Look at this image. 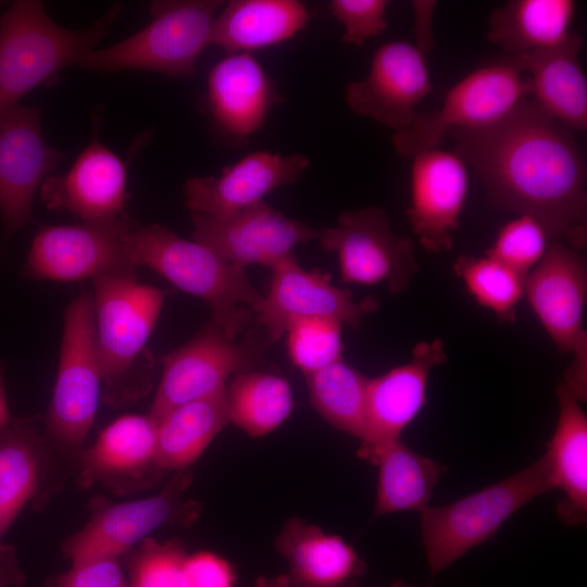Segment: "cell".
Returning <instances> with one entry per match:
<instances>
[{
    "label": "cell",
    "mask_w": 587,
    "mask_h": 587,
    "mask_svg": "<svg viewBox=\"0 0 587 587\" xmlns=\"http://www.w3.org/2000/svg\"><path fill=\"white\" fill-rule=\"evenodd\" d=\"M449 134L490 203L535 218L551 240L586 247L587 166L574 130L526 98L488 127Z\"/></svg>",
    "instance_id": "cell-1"
},
{
    "label": "cell",
    "mask_w": 587,
    "mask_h": 587,
    "mask_svg": "<svg viewBox=\"0 0 587 587\" xmlns=\"http://www.w3.org/2000/svg\"><path fill=\"white\" fill-rule=\"evenodd\" d=\"M92 283L101 401L121 408L152 389L154 359L148 339L167 290L138 282L136 272L104 274Z\"/></svg>",
    "instance_id": "cell-2"
},
{
    "label": "cell",
    "mask_w": 587,
    "mask_h": 587,
    "mask_svg": "<svg viewBox=\"0 0 587 587\" xmlns=\"http://www.w3.org/2000/svg\"><path fill=\"white\" fill-rule=\"evenodd\" d=\"M122 243L133 266L149 267L180 290L202 299L211 309L210 321L230 340L249 326L263 300L245 268L165 226L138 223L123 235Z\"/></svg>",
    "instance_id": "cell-3"
},
{
    "label": "cell",
    "mask_w": 587,
    "mask_h": 587,
    "mask_svg": "<svg viewBox=\"0 0 587 587\" xmlns=\"http://www.w3.org/2000/svg\"><path fill=\"white\" fill-rule=\"evenodd\" d=\"M122 12L113 4L88 28L60 26L38 0H17L0 17V116L32 89L57 83L108 35Z\"/></svg>",
    "instance_id": "cell-4"
},
{
    "label": "cell",
    "mask_w": 587,
    "mask_h": 587,
    "mask_svg": "<svg viewBox=\"0 0 587 587\" xmlns=\"http://www.w3.org/2000/svg\"><path fill=\"white\" fill-rule=\"evenodd\" d=\"M553 489L547 455L474 494L421 512V536L430 574L437 575L491 539L517 510Z\"/></svg>",
    "instance_id": "cell-5"
},
{
    "label": "cell",
    "mask_w": 587,
    "mask_h": 587,
    "mask_svg": "<svg viewBox=\"0 0 587 587\" xmlns=\"http://www.w3.org/2000/svg\"><path fill=\"white\" fill-rule=\"evenodd\" d=\"M221 0H160L150 5L151 21L120 42L92 49L78 62L83 68L110 74L147 71L168 77H189L211 33Z\"/></svg>",
    "instance_id": "cell-6"
},
{
    "label": "cell",
    "mask_w": 587,
    "mask_h": 587,
    "mask_svg": "<svg viewBox=\"0 0 587 587\" xmlns=\"http://www.w3.org/2000/svg\"><path fill=\"white\" fill-rule=\"evenodd\" d=\"M526 98H530V83L522 55H509L467 74L438 109L417 113L409 127L394 133V147L403 157L438 148L450 130L488 127Z\"/></svg>",
    "instance_id": "cell-7"
},
{
    "label": "cell",
    "mask_w": 587,
    "mask_h": 587,
    "mask_svg": "<svg viewBox=\"0 0 587 587\" xmlns=\"http://www.w3.org/2000/svg\"><path fill=\"white\" fill-rule=\"evenodd\" d=\"M95 327L93 296L82 291L64 311L58 372L43 416L53 442L78 457L101 401Z\"/></svg>",
    "instance_id": "cell-8"
},
{
    "label": "cell",
    "mask_w": 587,
    "mask_h": 587,
    "mask_svg": "<svg viewBox=\"0 0 587 587\" xmlns=\"http://www.w3.org/2000/svg\"><path fill=\"white\" fill-rule=\"evenodd\" d=\"M192 482L190 467L176 471L155 495L122 503L96 496L88 502L90 519L62 544V554L72 563L120 559L163 525L191 526L200 516L201 502L185 499Z\"/></svg>",
    "instance_id": "cell-9"
},
{
    "label": "cell",
    "mask_w": 587,
    "mask_h": 587,
    "mask_svg": "<svg viewBox=\"0 0 587 587\" xmlns=\"http://www.w3.org/2000/svg\"><path fill=\"white\" fill-rule=\"evenodd\" d=\"M268 342L254 334L230 340L209 321L189 341L160 358L162 376L148 416L155 425L180 404L224 391L232 375L263 362Z\"/></svg>",
    "instance_id": "cell-10"
},
{
    "label": "cell",
    "mask_w": 587,
    "mask_h": 587,
    "mask_svg": "<svg viewBox=\"0 0 587 587\" xmlns=\"http://www.w3.org/2000/svg\"><path fill=\"white\" fill-rule=\"evenodd\" d=\"M317 240L338 257L347 284H387L396 295L409 287L419 271L411 238L394 233L386 212L377 207L345 211L335 226L319 229Z\"/></svg>",
    "instance_id": "cell-11"
},
{
    "label": "cell",
    "mask_w": 587,
    "mask_h": 587,
    "mask_svg": "<svg viewBox=\"0 0 587 587\" xmlns=\"http://www.w3.org/2000/svg\"><path fill=\"white\" fill-rule=\"evenodd\" d=\"M137 224L125 213L110 221L45 226L33 238L22 276L68 283L136 272L124 253L122 237Z\"/></svg>",
    "instance_id": "cell-12"
},
{
    "label": "cell",
    "mask_w": 587,
    "mask_h": 587,
    "mask_svg": "<svg viewBox=\"0 0 587 587\" xmlns=\"http://www.w3.org/2000/svg\"><path fill=\"white\" fill-rule=\"evenodd\" d=\"M271 272L267 294L254 312L270 342L282 338L290 324L304 319H329L359 329L362 319L379 307L374 296L355 301L349 290L332 284L329 274L304 270L294 252L273 265Z\"/></svg>",
    "instance_id": "cell-13"
},
{
    "label": "cell",
    "mask_w": 587,
    "mask_h": 587,
    "mask_svg": "<svg viewBox=\"0 0 587 587\" xmlns=\"http://www.w3.org/2000/svg\"><path fill=\"white\" fill-rule=\"evenodd\" d=\"M64 454L47 433L43 416L11 420L0 428V530L28 503L41 510L62 487Z\"/></svg>",
    "instance_id": "cell-14"
},
{
    "label": "cell",
    "mask_w": 587,
    "mask_h": 587,
    "mask_svg": "<svg viewBox=\"0 0 587 587\" xmlns=\"http://www.w3.org/2000/svg\"><path fill=\"white\" fill-rule=\"evenodd\" d=\"M64 153L47 143L41 108L18 103L0 116V217L5 239L33 222V203Z\"/></svg>",
    "instance_id": "cell-15"
},
{
    "label": "cell",
    "mask_w": 587,
    "mask_h": 587,
    "mask_svg": "<svg viewBox=\"0 0 587 587\" xmlns=\"http://www.w3.org/2000/svg\"><path fill=\"white\" fill-rule=\"evenodd\" d=\"M192 240L223 261L246 268H270L300 243L317 239L319 229L287 217L264 200L224 217L190 213Z\"/></svg>",
    "instance_id": "cell-16"
},
{
    "label": "cell",
    "mask_w": 587,
    "mask_h": 587,
    "mask_svg": "<svg viewBox=\"0 0 587 587\" xmlns=\"http://www.w3.org/2000/svg\"><path fill=\"white\" fill-rule=\"evenodd\" d=\"M427 52L407 40L382 45L365 78L346 86L345 100L355 114L400 132L417 115L416 107L430 93Z\"/></svg>",
    "instance_id": "cell-17"
},
{
    "label": "cell",
    "mask_w": 587,
    "mask_h": 587,
    "mask_svg": "<svg viewBox=\"0 0 587 587\" xmlns=\"http://www.w3.org/2000/svg\"><path fill=\"white\" fill-rule=\"evenodd\" d=\"M77 469L82 490L100 483L123 496L153 487L165 473L157 461L155 425L148 415L116 419L82 451Z\"/></svg>",
    "instance_id": "cell-18"
},
{
    "label": "cell",
    "mask_w": 587,
    "mask_h": 587,
    "mask_svg": "<svg viewBox=\"0 0 587 587\" xmlns=\"http://www.w3.org/2000/svg\"><path fill=\"white\" fill-rule=\"evenodd\" d=\"M412 158L410 225L426 251H449L469 191L467 165L458 153L439 148Z\"/></svg>",
    "instance_id": "cell-19"
},
{
    "label": "cell",
    "mask_w": 587,
    "mask_h": 587,
    "mask_svg": "<svg viewBox=\"0 0 587 587\" xmlns=\"http://www.w3.org/2000/svg\"><path fill=\"white\" fill-rule=\"evenodd\" d=\"M282 101L275 82L250 53L226 54L209 72L204 109L213 133L233 145L260 130Z\"/></svg>",
    "instance_id": "cell-20"
},
{
    "label": "cell",
    "mask_w": 587,
    "mask_h": 587,
    "mask_svg": "<svg viewBox=\"0 0 587 587\" xmlns=\"http://www.w3.org/2000/svg\"><path fill=\"white\" fill-rule=\"evenodd\" d=\"M448 360L445 342L437 338L414 346L411 360L369 378L365 396L366 437L358 455L370 461L383 446L399 440L403 429L426 403L430 371Z\"/></svg>",
    "instance_id": "cell-21"
},
{
    "label": "cell",
    "mask_w": 587,
    "mask_h": 587,
    "mask_svg": "<svg viewBox=\"0 0 587 587\" xmlns=\"http://www.w3.org/2000/svg\"><path fill=\"white\" fill-rule=\"evenodd\" d=\"M97 128L67 172L49 175L40 199L49 210H62L82 222L115 220L130 198L127 164L99 139Z\"/></svg>",
    "instance_id": "cell-22"
},
{
    "label": "cell",
    "mask_w": 587,
    "mask_h": 587,
    "mask_svg": "<svg viewBox=\"0 0 587 587\" xmlns=\"http://www.w3.org/2000/svg\"><path fill=\"white\" fill-rule=\"evenodd\" d=\"M310 165L303 153L255 151L225 166L218 176H196L183 187L190 213L224 217L263 201L279 187L294 184Z\"/></svg>",
    "instance_id": "cell-23"
},
{
    "label": "cell",
    "mask_w": 587,
    "mask_h": 587,
    "mask_svg": "<svg viewBox=\"0 0 587 587\" xmlns=\"http://www.w3.org/2000/svg\"><path fill=\"white\" fill-rule=\"evenodd\" d=\"M524 295L559 350L571 352L586 334V259L565 243L551 240L542 259L524 278Z\"/></svg>",
    "instance_id": "cell-24"
},
{
    "label": "cell",
    "mask_w": 587,
    "mask_h": 587,
    "mask_svg": "<svg viewBox=\"0 0 587 587\" xmlns=\"http://www.w3.org/2000/svg\"><path fill=\"white\" fill-rule=\"evenodd\" d=\"M275 548L288 562L290 587H347L366 570L342 537L296 516L284 523Z\"/></svg>",
    "instance_id": "cell-25"
},
{
    "label": "cell",
    "mask_w": 587,
    "mask_h": 587,
    "mask_svg": "<svg viewBox=\"0 0 587 587\" xmlns=\"http://www.w3.org/2000/svg\"><path fill=\"white\" fill-rule=\"evenodd\" d=\"M583 38L572 32L562 42L522 55L530 98L574 132L587 129V79L579 53Z\"/></svg>",
    "instance_id": "cell-26"
},
{
    "label": "cell",
    "mask_w": 587,
    "mask_h": 587,
    "mask_svg": "<svg viewBox=\"0 0 587 587\" xmlns=\"http://www.w3.org/2000/svg\"><path fill=\"white\" fill-rule=\"evenodd\" d=\"M557 397L558 422L545 454L552 487L562 492L557 514L566 525H579L587 519V416L561 384Z\"/></svg>",
    "instance_id": "cell-27"
},
{
    "label": "cell",
    "mask_w": 587,
    "mask_h": 587,
    "mask_svg": "<svg viewBox=\"0 0 587 587\" xmlns=\"http://www.w3.org/2000/svg\"><path fill=\"white\" fill-rule=\"evenodd\" d=\"M309 16L298 0H230L214 20L211 45L226 54L249 53L291 39Z\"/></svg>",
    "instance_id": "cell-28"
},
{
    "label": "cell",
    "mask_w": 587,
    "mask_h": 587,
    "mask_svg": "<svg viewBox=\"0 0 587 587\" xmlns=\"http://www.w3.org/2000/svg\"><path fill=\"white\" fill-rule=\"evenodd\" d=\"M575 11L573 0H510L491 12L487 37L509 55L528 54L565 40Z\"/></svg>",
    "instance_id": "cell-29"
},
{
    "label": "cell",
    "mask_w": 587,
    "mask_h": 587,
    "mask_svg": "<svg viewBox=\"0 0 587 587\" xmlns=\"http://www.w3.org/2000/svg\"><path fill=\"white\" fill-rule=\"evenodd\" d=\"M228 423L226 389L172 409L155 424L159 466L190 467Z\"/></svg>",
    "instance_id": "cell-30"
},
{
    "label": "cell",
    "mask_w": 587,
    "mask_h": 587,
    "mask_svg": "<svg viewBox=\"0 0 587 587\" xmlns=\"http://www.w3.org/2000/svg\"><path fill=\"white\" fill-rule=\"evenodd\" d=\"M378 467L374 517L428 507L433 490L446 471L436 461L410 449L401 439L379 448L369 461Z\"/></svg>",
    "instance_id": "cell-31"
},
{
    "label": "cell",
    "mask_w": 587,
    "mask_h": 587,
    "mask_svg": "<svg viewBox=\"0 0 587 587\" xmlns=\"http://www.w3.org/2000/svg\"><path fill=\"white\" fill-rule=\"evenodd\" d=\"M226 399L229 422L254 438L276 429L294 409L289 382L254 370L233 375L226 387Z\"/></svg>",
    "instance_id": "cell-32"
},
{
    "label": "cell",
    "mask_w": 587,
    "mask_h": 587,
    "mask_svg": "<svg viewBox=\"0 0 587 587\" xmlns=\"http://www.w3.org/2000/svg\"><path fill=\"white\" fill-rule=\"evenodd\" d=\"M311 407L333 427L361 442L366 437L369 378L340 359L305 375Z\"/></svg>",
    "instance_id": "cell-33"
},
{
    "label": "cell",
    "mask_w": 587,
    "mask_h": 587,
    "mask_svg": "<svg viewBox=\"0 0 587 587\" xmlns=\"http://www.w3.org/2000/svg\"><path fill=\"white\" fill-rule=\"evenodd\" d=\"M453 272L478 304L491 310L503 323L515 321L516 304L524 296L522 276L486 255L462 254L454 262Z\"/></svg>",
    "instance_id": "cell-34"
},
{
    "label": "cell",
    "mask_w": 587,
    "mask_h": 587,
    "mask_svg": "<svg viewBox=\"0 0 587 587\" xmlns=\"http://www.w3.org/2000/svg\"><path fill=\"white\" fill-rule=\"evenodd\" d=\"M186 546L178 538L160 542L147 537L125 555L128 587H184Z\"/></svg>",
    "instance_id": "cell-35"
},
{
    "label": "cell",
    "mask_w": 587,
    "mask_h": 587,
    "mask_svg": "<svg viewBox=\"0 0 587 587\" xmlns=\"http://www.w3.org/2000/svg\"><path fill=\"white\" fill-rule=\"evenodd\" d=\"M341 325L329 319H304L287 328L289 358L304 375L342 359Z\"/></svg>",
    "instance_id": "cell-36"
},
{
    "label": "cell",
    "mask_w": 587,
    "mask_h": 587,
    "mask_svg": "<svg viewBox=\"0 0 587 587\" xmlns=\"http://www.w3.org/2000/svg\"><path fill=\"white\" fill-rule=\"evenodd\" d=\"M547 232L535 218L526 215L501 227L486 257L508 266L523 278L542 259L549 242Z\"/></svg>",
    "instance_id": "cell-37"
},
{
    "label": "cell",
    "mask_w": 587,
    "mask_h": 587,
    "mask_svg": "<svg viewBox=\"0 0 587 587\" xmlns=\"http://www.w3.org/2000/svg\"><path fill=\"white\" fill-rule=\"evenodd\" d=\"M388 5L387 0H333L329 9L344 27L342 40L361 47L387 28L385 14Z\"/></svg>",
    "instance_id": "cell-38"
},
{
    "label": "cell",
    "mask_w": 587,
    "mask_h": 587,
    "mask_svg": "<svg viewBox=\"0 0 587 587\" xmlns=\"http://www.w3.org/2000/svg\"><path fill=\"white\" fill-rule=\"evenodd\" d=\"M42 587H128L120 559L99 558L72 563L64 573L51 575Z\"/></svg>",
    "instance_id": "cell-39"
},
{
    "label": "cell",
    "mask_w": 587,
    "mask_h": 587,
    "mask_svg": "<svg viewBox=\"0 0 587 587\" xmlns=\"http://www.w3.org/2000/svg\"><path fill=\"white\" fill-rule=\"evenodd\" d=\"M237 573L225 558L199 551L187 554L183 564L184 587H236Z\"/></svg>",
    "instance_id": "cell-40"
},
{
    "label": "cell",
    "mask_w": 587,
    "mask_h": 587,
    "mask_svg": "<svg viewBox=\"0 0 587 587\" xmlns=\"http://www.w3.org/2000/svg\"><path fill=\"white\" fill-rule=\"evenodd\" d=\"M571 352L574 355L573 363L560 384L583 403L587 398V334L578 339Z\"/></svg>",
    "instance_id": "cell-41"
},
{
    "label": "cell",
    "mask_w": 587,
    "mask_h": 587,
    "mask_svg": "<svg viewBox=\"0 0 587 587\" xmlns=\"http://www.w3.org/2000/svg\"><path fill=\"white\" fill-rule=\"evenodd\" d=\"M416 46L427 53L434 48L433 16L435 1H413Z\"/></svg>",
    "instance_id": "cell-42"
},
{
    "label": "cell",
    "mask_w": 587,
    "mask_h": 587,
    "mask_svg": "<svg viewBox=\"0 0 587 587\" xmlns=\"http://www.w3.org/2000/svg\"><path fill=\"white\" fill-rule=\"evenodd\" d=\"M25 580L15 547L0 541V587H24Z\"/></svg>",
    "instance_id": "cell-43"
},
{
    "label": "cell",
    "mask_w": 587,
    "mask_h": 587,
    "mask_svg": "<svg viewBox=\"0 0 587 587\" xmlns=\"http://www.w3.org/2000/svg\"><path fill=\"white\" fill-rule=\"evenodd\" d=\"M11 420L5 396L3 371L0 367V428L9 424Z\"/></svg>",
    "instance_id": "cell-44"
},
{
    "label": "cell",
    "mask_w": 587,
    "mask_h": 587,
    "mask_svg": "<svg viewBox=\"0 0 587 587\" xmlns=\"http://www.w3.org/2000/svg\"><path fill=\"white\" fill-rule=\"evenodd\" d=\"M254 587H290V584L287 574H282L274 577L260 576Z\"/></svg>",
    "instance_id": "cell-45"
},
{
    "label": "cell",
    "mask_w": 587,
    "mask_h": 587,
    "mask_svg": "<svg viewBox=\"0 0 587 587\" xmlns=\"http://www.w3.org/2000/svg\"><path fill=\"white\" fill-rule=\"evenodd\" d=\"M347 587H359V585L357 580H352L347 585ZM389 587H413V586L402 580H396Z\"/></svg>",
    "instance_id": "cell-46"
},
{
    "label": "cell",
    "mask_w": 587,
    "mask_h": 587,
    "mask_svg": "<svg viewBox=\"0 0 587 587\" xmlns=\"http://www.w3.org/2000/svg\"><path fill=\"white\" fill-rule=\"evenodd\" d=\"M1 538H2V534H1V530H0V541H1Z\"/></svg>",
    "instance_id": "cell-47"
}]
</instances>
